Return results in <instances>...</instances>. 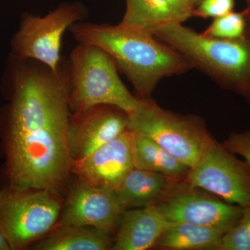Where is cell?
Masks as SVG:
<instances>
[{"instance_id":"4","label":"cell","mask_w":250,"mask_h":250,"mask_svg":"<svg viewBox=\"0 0 250 250\" xmlns=\"http://www.w3.org/2000/svg\"><path fill=\"white\" fill-rule=\"evenodd\" d=\"M69 103L72 116L98 105H111L128 114L137 108L139 98L122 82L111 56L95 45L81 44L70 56Z\"/></svg>"},{"instance_id":"23","label":"cell","mask_w":250,"mask_h":250,"mask_svg":"<svg viewBox=\"0 0 250 250\" xmlns=\"http://www.w3.org/2000/svg\"><path fill=\"white\" fill-rule=\"evenodd\" d=\"M169 4L177 15L180 22L183 23L192 16L195 5L190 0H167Z\"/></svg>"},{"instance_id":"5","label":"cell","mask_w":250,"mask_h":250,"mask_svg":"<svg viewBox=\"0 0 250 250\" xmlns=\"http://www.w3.org/2000/svg\"><path fill=\"white\" fill-rule=\"evenodd\" d=\"M63 203L57 192L46 189L0 191V229L11 250L26 249L57 226Z\"/></svg>"},{"instance_id":"11","label":"cell","mask_w":250,"mask_h":250,"mask_svg":"<svg viewBox=\"0 0 250 250\" xmlns=\"http://www.w3.org/2000/svg\"><path fill=\"white\" fill-rule=\"evenodd\" d=\"M129 114L111 105H98L70 118L67 141L72 161L82 159L129 129Z\"/></svg>"},{"instance_id":"18","label":"cell","mask_w":250,"mask_h":250,"mask_svg":"<svg viewBox=\"0 0 250 250\" xmlns=\"http://www.w3.org/2000/svg\"><path fill=\"white\" fill-rule=\"evenodd\" d=\"M126 8L121 23L152 33L158 27L180 22L167 0H126Z\"/></svg>"},{"instance_id":"6","label":"cell","mask_w":250,"mask_h":250,"mask_svg":"<svg viewBox=\"0 0 250 250\" xmlns=\"http://www.w3.org/2000/svg\"><path fill=\"white\" fill-rule=\"evenodd\" d=\"M129 117L130 131L152 140L189 168L211 138L198 120L166 111L151 98H139Z\"/></svg>"},{"instance_id":"14","label":"cell","mask_w":250,"mask_h":250,"mask_svg":"<svg viewBox=\"0 0 250 250\" xmlns=\"http://www.w3.org/2000/svg\"><path fill=\"white\" fill-rule=\"evenodd\" d=\"M179 179L134 167L113 190L122 212L152 207L167 197Z\"/></svg>"},{"instance_id":"13","label":"cell","mask_w":250,"mask_h":250,"mask_svg":"<svg viewBox=\"0 0 250 250\" xmlns=\"http://www.w3.org/2000/svg\"><path fill=\"white\" fill-rule=\"evenodd\" d=\"M167 222L154 206L122 213L113 250H146L155 246Z\"/></svg>"},{"instance_id":"8","label":"cell","mask_w":250,"mask_h":250,"mask_svg":"<svg viewBox=\"0 0 250 250\" xmlns=\"http://www.w3.org/2000/svg\"><path fill=\"white\" fill-rule=\"evenodd\" d=\"M82 16V7L73 4L60 6L43 17L27 15L13 40L16 58L20 61L34 59L54 73H60L62 35Z\"/></svg>"},{"instance_id":"10","label":"cell","mask_w":250,"mask_h":250,"mask_svg":"<svg viewBox=\"0 0 250 250\" xmlns=\"http://www.w3.org/2000/svg\"><path fill=\"white\" fill-rule=\"evenodd\" d=\"M122 213L113 191L77 177L70 188L57 225L89 227L111 233L117 229Z\"/></svg>"},{"instance_id":"7","label":"cell","mask_w":250,"mask_h":250,"mask_svg":"<svg viewBox=\"0 0 250 250\" xmlns=\"http://www.w3.org/2000/svg\"><path fill=\"white\" fill-rule=\"evenodd\" d=\"M187 185L242 208L250 204V165L210 138L187 176Z\"/></svg>"},{"instance_id":"2","label":"cell","mask_w":250,"mask_h":250,"mask_svg":"<svg viewBox=\"0 0 250 250\" xmlns=\"http://www.w3.org/2000/svg\"><path fill=\"white\" fill-rule=\"evenodd\" d=\"M79 43L95 45L109 54L118 70L134 85L139 98H151L164 77L191 70L187 59L152 33L127 24L76 22L69 28Z\"/></svg>"},{"instance_id":"16","label":"cell","mask_w":250,"mask_h":250,"mask_svg":"<svg viewBox=\"0 0 250 250\" xmlns=\"http://www.w3.org/2000/svg\"><path fill=\"white\" fill-rule=\"evenodd\" d=\"M224 234L218 229L209 227L170 223L156 245L161 249L170 250H218Z\"/></svg>"},{"instance_id":"22","label":"cell","mask_w":250,"mask_h":250,"mask_svg":"<svg viewBox=\"0 0 250 250\" xmlns=\"http://www.w3.org/2000/svg\"><path fill=\"white\" fill-rule=\"evenodd\" d=\"M221 144L229 152L241 156L250 165V131L232 133Z\"/></svg>"},{"instance_id":"1","label":"cell","mask_w":250,"mask_h":250,"mask_svg":"<svg viewBox=\"0 0 250 250\" xmlns=\"http://www.w3.org/2000/svg\"><path fill=\"white\" fill-rule=\"evenodd\" d=\"M8 113L9 187L59 193L71 174L69 81L50 69L22 65L14 75Z\"/></svg>"},{"instance_id":"15","label":"cell","mask_w":250,"mask_h":250,"mask_svg":"<svg viewBox=\"0 0 250 250\" xmlns=\"http://www.w3.org/2000/svg\"><path fill=\"white\" fill-rule=\"evenodd\" d=\"M111 233L89 227L57 225L34 247L37 250H107Z\"/></svg>"},{"instance_id":"19","label":"cell","mask_w":250,"mask_h":250,"mask_svg":"<svg viewBox=\"0 0 250 250\" xmlns=\"http://www.w3.org/2000/svg\"><path fill=\"white\" fill-rule=\"evenodd\" d=\"M247 17L246 10L232 12L215 18L209 27L202 34L209 37L222 39H236L246 35Z\"/></svg>"},{"instance_id":"24","label":"cell","mask_w":250,"mask_h":250,"mask_svg":"<svg viewBox=\"0 0 250 250\" xmlns=\"http://www.w3.org/2000/svg\"><path fill=\"white\" fill-rule=\"evenodd\" d=\"M0 250H11L9 243L0 229Z\"/></svg>"},{"instance_id":"20","label":"cell","mask_w":250,"mask_h":250,"mask_svg":"<svg viewBox=\"0 0 250 250\" xmlns=\"http://www.w3.org/2000/svg\"><path fill=\"white\" fill-rule=\"evenodd\" d=\"M218 250H250V204L236 226L222 237Z\"/></svg>"},{"instance_id":"27","label":"cell","mask_w":250,"mask_h":250,"mask_svg":"<svg viewBox=\"0 0 250 250\" xmlns=\"http://www.w3.org/2000/svg\"><path fill=\"white\" fill-rule=\"evenodd\" d=\"M248 1H250V0H248Z\"/></svg>"},{"instance_id":"26","label":"cell","mask_w":250,"mask_h":250,"mask_svg":"<svg viewBox=\"0 0 250 250\" xmlns=\"http://www.w3.org/2000/svg\"><path fill=\"white\" fill-rule=\"evenodd\" d=\"M192 1V4L195 5V7H196L197 5L202 1V0H190Z\"/></svg>"},{"instance_id":"3","label":"cell","mask_w":250,"mask_h":250,"mask_svg":"<svg viewBox=\"0 0 250 250\" xmlns=\"http://www.w3.org/2000/svg\"><path fill=\"white\" fill-rule=\"evenodd\" d=\"M153 35L182 54L223 88L250 104V34L222 39L199 34L182 22H172L153 31Z\"/></svg>"},{"instance_id":"12","label":"cell","mask_w":250,"mask_h":250,"mask_svg":"<svg viewBox=\"0 0 250 250\" xmlns=\"http://www.w3.org/2000/svg\"><path fill=\"white\" fill-rule=\"evenodd\" d=\"M133 135L130 130L71 163V173L94 187L113 191L134 168Z\"/></svg>"},{"instance_id":"25","label":"cell","mask_w":250,"mask_h":250,"mask_svg":"<svg viewBox=\"0 0 250 250\" xmlns=\"http://www.w3.org/2000/svg\"><path fill=\"white\" fill-rule=\"evenodd\" d=\"M248 8L246 9L247 17V33L250 34V1H248Z\"/></svg>"},{"instance_id":"9","label":"cell","mask_w":250,"mask_h":250,"mask_svg":"<svg viewBox=\"0 0 250 250\" xmlns=\"http://www.w3.org/2000/svg\"><path fill=\"white\" fill-rule=\"evenodd\" d=\"M186 190L175 187L164 200L154 206L170 223H186L218 229L226 233L237 225L243 208L206 194L187 186Z\"/></svg>"},{"instance_id":"17","label":"cell","mask_w":250,"mask_h":250,"mask_svg":"<svg viewBox=\"0 0 250 250\" xmlns=\"http://www.w3.org/2000/svg\"><path fill=\"white\" fill-rule=\"evenodd\" d=\"M131 132L134 167L177 179L187 176L190 168L184 163L146 136Z\"/></svg>"},{"instance_id":"21","label":"cell","mask_w":250,"mask_h":250,"mask_svg":"<svg viewBox=\"0 0 250 250\" xmlns=\"http://www.w3.org/2000/svg\"><path fill=\"white\" fill-rule=\"evenodd\" d=\"M234 0H202L194 9L192 16L218 18L232 12Z\"/></svg>"}]
</instances>
